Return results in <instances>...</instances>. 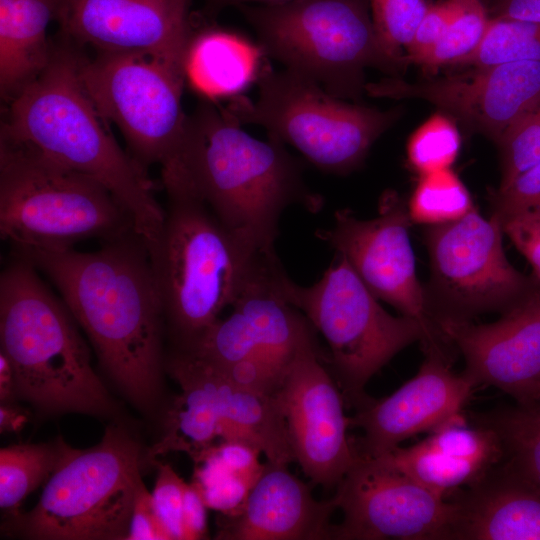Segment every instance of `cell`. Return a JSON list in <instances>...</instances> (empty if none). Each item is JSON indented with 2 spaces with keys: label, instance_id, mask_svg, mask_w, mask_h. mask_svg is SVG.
Instances as JSON below:
<instances>
[{
  "label": "cell",
  "instance_id": "7dc6e473",
  "mask_svg": "<svg viewBox=\"0 0 540 540\" xmlns=\"http://www.w3.org/2000/svg\"><path fill=\"white\" fill-rule=\"evenodd\" d=\"M206 1L211 11H218L229 6L240 7L242 5H248V4H275V3L288 2L292 0H206Z\"/></svg>",
  "mask_w": 540,
  "mask_h": 540
},
{
  "label": "cell",
  "instance_id": "277c9868",
  "mask_svg": "<svg viewBox=\"0 0 540 540\" xmlns=\"http://www.w3.org/2000/svg\"><path fill=\"white\" fill-rule=\"evenodd\" d=\"M161 177L164 219L146 245L165 328L174 352H185L233 305L263 252L228 229L177 166Z\"/></svg>",
  "mask_w": 540,
  "mask_h": 540
},
{
  "label": "cell",
  "instance_id": "8fae6325",
  "mask_svg": "<svg viewBox=\"0 0 540 540\" xmlns=\"http://www.w3.org/2000/svg\"><path fill=\"white\" fill-rule=\"evenodd\" d=\"M79 73L94 105L123 135L143 166L174 162L188 115L182 108L184 67L142 52L102 51L81 56Z\"/></svg>",
  "mask_w": 540,
  "mask_h": 540
},
{
  "label": "cell",
  "instance_id": "e575fe53",
  "mask_svg": "<svg viewBox=\"0 0 540 540\" xmlns=\"http://www.w3.org/2000/svg\"><path fill=\"white\" fill-rule=\"evenodd\" d=\"M503 188L540 163V102L523 116L497 144Z\"/></svg>",
  "mask_w": 540,
  "mask_h": 540
},
{
  "label": "cell",
  "instance_id": "603a6c76",
  "mask_svg": "<svg viewBox=\"0 0 540 540\" xmlns=\"http://www.w3.org/2000/svg\"><path fill=\"white\" fill-rule=\"evenodd\" d=\"M166 369L178 382L181 393L167 410L162 434L146 459L183 451L197 462L219 437L214 375L207 363L183 353H172L166 360Z\"/></svg>",
  "mask_w": 540,
  "mask_h": 540
},
{
  "label": "cell",
  "instance_id": "d590c367",
  "mask_svg": "<svg viewBox=\"0 0 540 540\" xmlns=\"http://www.w3.org/2000/svg\"><path fill=\"white\" fill-rule=\"evenodd\" d=\"M187 483L167 464L160 465L152 494L157 516L170 540H186L183 501Z\"/></svg>",
  "mask_w": 540,
  "mask_h": 540
},
{
  "label": "cell",
  "instance_id": "d6a6232c",
  "mask_svg": "<svg viewBox=\"0 0 540 540\" xmlns=\"http://www.w3.org/2000/svg\"><path fill=\"white\" fill-rule=\"evenodd\" d=\"M461 146L459 130L452 117L439 111L422 123L410 136L406 154L419 176L451 168Z\"/></svg>",
  "mask_w": 540,
  "mask_h": 540
},
{
  "label": "cell",
  "instance_id": "3957f363",
  "mask_svg": "<svg viewBox=\"0 0 540 540\" xmlns=\"http://www.w3.org/2000/svg\"><path fill=\"white\" fill-rule=\"evenodd\" d=\"M80 59L72 48H53L46 67L11 98L1 137L103 184L148 242L163 223L164 208L146 168L104 124L81 80Z\"/></svg>",
  "mask_w": 540,
  "mask_h": 540
},
{
  "label": "cell",
  "instance_id": "484cf974",
  "mask_svg": "<svg viewBox=\"0 0 540 540\" xmlns=\"http://www.w3.org/2000/svg\"><path fill=\"white\" fill-rule=\"evenodd\" d=\"M499 437L503 464L540 490V401L499 408L474 417Z\"/></svg>",
  "mask_w": 540,
  "mask_h": 540
},
{
  "label": "cell",
  "instance_id": "f6af8a7d",
  "mask_svg": "<svg viewBox=\"0 0 540 540\" xmlns=\"http://www.w3.org/2000/svg\"><path fill=\"white\" fill-rule=\"evenodd\" d=\"M19 398L16 376L8 358L0 352V402L15 403Z\"/></svg>",
  "mask_w": 540,
  "mask_h": 540
},
{
  "label": "cell",
  "instance_id": "74e56055",
  "mask_svg": "<svg viewBox=\"0 0 540 540\" xmlns=\"http://www.w3.org/2000/svg\"><path fill=\"white\" fill-rule=\"evenodd\" d=\"M491 214L498 216L526 209H540V163L490 195Z\"/></svg>",
  "mask_w": 540,
  "mask_h": 540
},
{
  "label": "cell",
  "instance_id": "f546056e",
  "mask_svg": "<svg viewBox=\"0 0 540 540\" xmlns=\"http://www.w3.org/2000/svg\"><path fill=\"white\" fill-rule=\"evenodd\" d=\"M523 61H540V23L491 16L481 44L460 66Z\"/></svg>",
  "mask_w": 540,
  "mask_h": 540
},
{
  "label": "cell",
  "instance_id": "f35d334b",
  "mask_svg": "<svg viewBox=\"0 0 540 540\" xmlns=\"http://www.w3.org/2000/svg\"><path fill=\"white\" fill-rule=\"evenodd\" d=\"M453 12V0L432 3L409 44L406 62L421 64L442 38Z\"/></svg>",
  "mask_w": 540,
  "mask_h": 540
},
{
  "label": "cell",
  "instance_id": "d4e9b609",
  "mask_svg": "<svg viewBox=\"0 0 540 540\" xmlns=\"http://www.w3.org/2000/svg\"><path fill=\"white\" fill-rule=\"evenodd\" d=\"M60 0H0V87L12 98L48 64L47 31Z\"/></svg>",
  "mask_w": 540,
  "mask_h": 540
},
{
  "label": "cell",
  "instance_id": "52a82bcc",
  "mask_svg": "<svg viewBox=\"0 0 540 540\" xmlns=\"http://www.w3.org/2000/svg\"><path fill=\"white\" fill-rule=\"evenodd\" d=\"M141 463L139 444L118 426L93 447L68 445L35 507L4 529L36 540H126Z\"/></svg>",
  "mask_w": 540,
  "mask_h": 540
},
{
  "label": "cell",
  "instance_id": "44dd1931",
  "mask_svg": "<svg viewBox=\"0 0 540 540\" xmlns=\"http://www.w3.org/2000/svg\"><path fill=\"white\" fill-rule=\"evenodd\" d=\"M231 314L218 319L184 353L217 367L256 356L283 362L297 336L291 308L268 285L246 282L232 305Z\"/></svg>",
  "mask_w": 540,
  "mask_h": 540
},
{
  "label": "cell",
  "instance_id": "5b68a950",
  "mask_svg": "<svg viewBox=\"0 0 540 540\" xmlns=\"http://www.w3.org/2000/svg\"><path fill=\"white\" fill-rule=\"evenodd\" d=\"M78 326L37 268L13 255L0 275V352L19 398L48 414L108 416L115 405Z\"/></svg>",
  "mask_w": 540,
  "mask_h": 540
},
{
  "label": "cell",
  "instance_id": "836d02e7",
  "mask_svg": "<svg viewBox=\"0 0 540 540\" xmlns=\"http://www.w3.org/2000/svg\"><path fill=\"white\" fill-rule=\"evenodd\" d=\"M424 441L442 453L487 470L500 463L503 457L498 435L484 425L470 426L463 414L431 432Z\"/></svg>",
  "mask_w": 540,
  "mask_h": 540
},
{
  "label": "cell",
  "instance_id": "30bf717a",
  "mask_svg": "<svg viewBox=\"0 0 540 540\" xmlns=\"http://www.w3.org/2000/svg\"><path fill=\"white\" fill-rule=\"evenodd\" d=\"M252 101L240 95L225 108L240 124L264 127L268 136L296 148L316 167L347 174L361 166L374 142L396 121L397 110L351 104L294 71L268 64Z\"/></svg>",
  "mask_w": 540,
  "mask_h": 540
},
{
  "label": "cell",
  "instance_id": "cb8c5ba5",
  "mask_svg": "<svg viewBox=\"0 0 540 540\" xmlns=\"http://www.w3.org/2000/svg\"><path fill=\"white\" fill-rule=\"evenodd\" d=\"M265 56L258 43L237 32L207 28L190 37L185 81L208 101L235 98L258 81Z\"/></svg>",
  "mask_w": 540,
  "mask_h": 540
},
{
  "label": "cell",
  "instance_id": "ee69618b",
  "mask_svg": "<svg viewBox=\"0 0 540 540\" xmlns=\"http://www.w3.org/2000/svg\"><path fill=\"white\" fill-rule=\"evenodd\" d=\"M492 17L540 23V0H497Z\"/></svg>",
  "mask_w": 540,
  "mask_h": 540
},
{
  "label": "cell",
  "instance_id": "4fadbf2b",
  "mask_svg": "<svg viewBox=\"0 0 540 540\" xmlns=\"http://www.w3.org/2000/svg\"><path fill=\"white\" fill-rule=\"evenodd\" d=\"M378 212L377 217L364 220L350 209H339L332 227L317 230L316 236L347 259L377 299L419 322L426 336L424 353L452 355L454 346L434 322L424 285L417 276L408 202L396 191L386 190Z\"/></svg>",
  "mask_w": 540,
  "mask_h": 540
},
{
  "label": "cell",
  "instance_id": "5bb4252c",
  "mask_svg": "<svg viewBox=\"0 0 540 540\" xmlns=\"http://www.w3.org/2000/svg\"><path fill=\"white\" fill-rule=\"evenodd\" d=\"M274 396L295 462L312 483L336 488L359 454L347 436L344 397L321 362L313 331L297 345Z\"/></svg>",
  "mask_w": 540,
  "mask_h": 540
},
{
  "label": "cell",
  "instance_id": "ba28073f",
  "mask_svg": "<svg viewBox=\"0 0 540 540\" xmlns=\"http://www.w3.org/2000/svg\"><path fill=\"white\" fill-rule=\"evenodd\" d=\"M367 2L292 0L239 8L266 56L344 100L365 90V68L394 69L380 47Z\"/></svg>",
  "mask_w": 540,
  "mask_h": 540
},
{
  "label": "cell",
  "instance_id": "9c48e42d",
  "mask_svg": "<svg viewBox=\"0 0 540 540\" xmlns=\"http://www.w3.org/2000/svg\"><path fill=\"white\" fill-rule=\"evenodd\" d=\"M280 289L326 339L332 375L355 410L371 399L365 386L376 372L413 342H425L419 322L388 313L340 254L313 285L300 286L284 272Z\"/></svg>",
  "mask_w": 540,
  "mask_h": 540
},
{
  "label": "cell",
  "instance_id": "ac0fdd59",
  "mask_svg": "<svg viewBox=\"0 0 540 540\" xmlns=\"http://www.w3.org/2000/svg\"><path fill=\"white\" fill-rule=\"evenodd\" d=\"M191 0H60L71 40L102 51L142 52L184 67Z\"/></svg>",
  "mask_w": 540,
  "mask_h": 540
},
{
  "label": "cell",
  "instance_id": "ab89813d",
  "mask_svg": "<svg viewBox=\"0 0 540 540\" xmlns=\"http://www.w3.org/2000/svg\"><path fill=\"white\" fill-rule=\"evenodd\" d=\"M198 489L208 508L224 516H234L242 510L251 487L242 478L230 473L216 483Z\"/></svg>",
  "mask_w": 540,
  "mask_h": 540
},
{
  "label": "cell",
  "instance_id": "7a4b0ae2",
  "mask_svg": "<svg viewBox=\"0 0 540 540\" xmlns=\"http://www.w3.org/2000/svg\"><path fill=\"white\" fill-rule=\"evenodd\" d=\"M176 164L220 221L257 251H274L279 220L291 205L317 212L322 198L284 144L257 139L225 109L200 103L188 116Z\"/></svg>",
  "mask_w": 540,
  "mask_h": 540
},
{
  "label": "cell",
  "instance_id": "8992f818",
  "mask_svg": "<svg viewBox=\"0 0 540 540\" xmlns=\"http://www.w3.org/2000/svg\"><path fill=\"white\" fill-rule=\"evenodd\" d=\"M133 231L131 215L103 184L1 137L0 236L12 250L73 248Z\"/></svg>",
  "mask_w": 540,
  "mask_h": 540
},
{
  "label": "cell",
  "instance_id": "7402d4cb",
  "mask_svg": "<svg viewBox=\"0 0 540 540\" xmlns=\"http://www.w3.org/2000/svg\"><path fill=\"white\" fill-rule=\"evenodd\" d=\"M452 493L449 540H540V490L498 463Z\"/></svg>",
  "mask_w": 540,
  "mask_h": 540
},
{
  "label": "cell",
  "instance_id": "bcb514c9",
  "mask_svg": "<svg viewBox=\"0 0 540 540\" xmlns=\"http://www.w3.org/2000/svg\"><path fill=\"white\" fill-rule=\"evenodd\" d=\"M29 420L28 411L15 403L1 404L0 406V432L17 433Z\"/></svg>",
  "mask_w": 540,
  "mask_h": 540
},
{
  "label": "cell",
  "instance_id": "1f68e13d",
  "mask_svg": "<svg viewBox=\"0 0 540 540\" xmlns=\"http://www.w3.org/2000/svg\"><path fill=\"white\" fill-rule=\"evenodd\" d=\"M380 47L394 68L406 63L413 34L431 0H368Z\"/></svg>",
  "mask_w": 540,
  "mask_h": 540
},
{
  "label": "cell",
  "instance_id": "7bdbcfd3",
  "mask_svg": "<svg viewBox=\"0 0 540 540\" xmlns=\"http://www.w3.org/2000/svg\"><path fill=\"white\" fill-rule=\"evenodd\" d=\"M207 505L198 487L187 484L183 501V525L186 540L208 538Z\"/></svg>",
  "mask_w": 540,
  "mask_h": 540
},
{
  "label": "cell",
  "instance_id": "6da1fadb",
  "mask_svg": "<svg viewBox=\"0 0 540 540\" xmlns=\"http://www.w3.org/2000/svg\"><path fill=\"white\" fill-rule=\"evenodd\" d=\"M44 273L88 337L99 364L140 410L158 404L165 321L145 240L135 231L100 249H16Z\"/></svg>",
  "mask_w": 540,
  "mask_h": 540
},
{
  "label": "cell",
  "instance_id": "4316f807",
  "mask_svg": "<svg viewBox=\"0 0 540 540\" xmlns=\"http://www.w3.org/2000/svg\"><path fill=\"white\" fill-rule=\"evenodd\" d=\"M67 444H17L0 450V507L7 519L17 516L23 500L46 482L61 461Z\"/></svg>",
  "mask_w": 540,
  "mask_h": 540
},
{
  "label": "cell",
  "instance_id": "60d3db41",
  "mask_svg": "<svg viewBox=\"0 0 540 540\" xmlns=\"http://www.w3.org/2000/svg\"><path fill=\"white\" fill-rule=\"evenodd\" d=\"M126 540H170L155 511L152 494L144 484L136 495Z\"/></svg>",
  "mask_w": 540,
  "mask_h": 540
},
{
  "label": "cell",
  "instance_id": "e0dca14e",
  "mask_svg": "<svg viewBox=\"0 0 540 540\" xmlns=\"http://www.w3.org/2000/svg\"><path fill=\"white\" fill-rule=\"evenodd\" d=\"M435 323L463 355V373L475 387H496L519 404L540 401V292L492 323Z\"/></svg>",
  "mask_w": 540,
  "mask_h": 540
},
{
  "label": "cell",
  "instance_id": "f1b7e54d",
  "mask_svg": "<svg viewBox=\"0 0 540 540\" xmlns=\"http://www.w3.org/2000/svg\"><path fill=\"white\" fill-rule=\"evenodd\" d=\"M407 202L412 223L426 226L458 220L475 208L469 190L451 168L420 176Z\"/></svg>",
  "mask_w": 540,
  "mask_h": 540
},
{
  "label": "cell",
  "instance_id": "7c38bea8",
  "mask_svg": "<svg viewBox=\"0 0 540 540\" xmlns=\"http://www.w3.org/2000/svg\"><path fill=\"white\" fill-rule=\"evenodd\" d=\"M503 234L500 218L486 219L476 207L458 220L425 227L430 278L424 288L434 322L503 314L540 292V283L507 259Z\"/></svg>",
  "mask_w": 540,
  "mask_h": 540
},
{
  "label": "cell",
  "instance_id": "9a60e30c",
  "mask_svg": "<svg viewBox=\"0 0 540 540\" xmlns=\"http://www.w3.org/2000/svg\"><path fill=\"white\" fill-rule=\"evenodd\" d=\"M332 497L330 540H449L453 504L377 458L359 455Z\"/></svg>",
  "mask_w": 540,
  "mask_h": 540
},
{
  "label": "cell",
  "instance_id": "2e32d148",
  "mask_svg": "<svg viewBox=\"0 0 540 540\" xmlns=\"http://www.w3.org/2000/svg\"><path fill=\"white\" fill-rule=\"evenodd\" d=\"M418 82L366 84L374 97L420 99L496 144L540 102V61L487 67Z\"/></svg>",
  "mask_w": 540,
  "mask_h": 540
},
{
  "label": "cell",
  "instance_id": "d6986e66",
  "mask_svg": "<svg viewBox=\"0 0 540 540\" xmlns=\"http://www.w3.org/2000/svg\"><path fill=\"white\" fill-rule=\"evenodd\" d=\"M424 354L412 379L388 397L371 398L349 418L350 425L363 431L356 448L360 456L380 457L405 439L433 432L462 414L474 383L451 370L452 357L436 351Z\"/></svg>",
  "mask_w": 540,
  "mask_h": 540
},
{
  "label": "cell",
  "instance_id": "4dcf8cb0",
  "mask_svg": "<svg viewBox=\"0 0 540 540\" xmlns=\"http://www.w3.org/2000/svg\"><path fill=\"white\" fill-rule=\"evenodd\" d=\"M490 18L482 0H453L452 16L442 38L420 65L460 66L481 44Z\"/></svg>",
  "mask_w": 540,
  "mask_h": 540
},
{
  "label": "cell",
  "instance_id": "83f0119b",
  "mask_svg": "<svg viewBox=\"0 0 540 540\" xmlns=\"http://www.w3.org/2000/svg\"><path fill=\"white\" fill-rule=\"evenodd\" d=\"M377 459L444 499L490 470L442 453L424 440L407 448L398 446Z\"/></svg>",
  "mask_w": 540,
  "mask_h": 540
},
{
  "label": "cell",
  "instance_id": "8d00e7d4",
  "mask_svg": "<svg viewBox=\"0 0 540 540\" xmlns=\"http://www.w3.org/2000/svg\"><path fill=\"white\" fill-rule=\"evenodd\" d=\"M498 217L503 233L528 260L534 278L540 283V209L520 210Z\"/></svg>",
  "mask_w": 540,
  "mask_h": 540
},
{
  "label": "cell",
  "instance_id": "ffe728a7",
  "mask_svg": "<svg viewBox=\"0 0 540 540\" xmlns=\"http://www.w3.org/2000/svg\"><path fill=\"white\" fill-rule=\"evenodd\" d=\"M337 509L333 497L318 501L286 465L266 463L242 510L224 516L217 539L330 540Z\"/></svg>",
  "mask_w": 540,
  "mask_h": 540
},
{
  "label": "cell",
  "instance_id": "b9f144b4",
  "mask_svg": "<svg viewBox=\"0 0 540 540\" xmlns=\"http://www.w3.org/2000/svg\"><path fill=\"white\" fill-rule=\"evenodd\" d=\"M215 448L227 468L252 488L265 466L258 460L259 455L262 454L260 450L237 441H223Z\"/></svg>",
  "mask_w": 540,
  "mask_h": 540
}]
</instances>
